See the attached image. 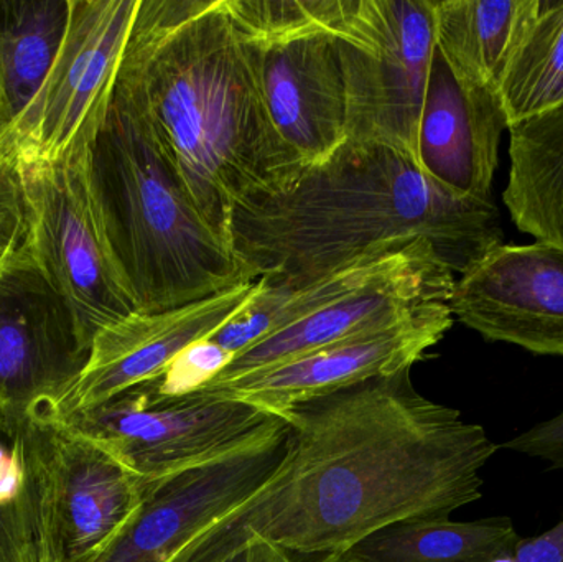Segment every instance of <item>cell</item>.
I'll list each match as a JSON object with an SVG mask.
<instances>
[{"label":"cell","mask_w":563,"mask_h":562,"mask_svg":"<svg viewBox=\"0 0 563 562\" xmlns=\"http://www.w3.org/2000/svg\"><path fill=\"white\" fill-rule=\"evenodd\" d=\"M276 474L167 562H224L266 541L295 562H341L404 521L450 520L483 497L499 445L417 392L410 370L298 403Z\"/></svg>","instance_id":"6da1fadb"},{"label":"cell","mask_w":563,"mask_h":562,"mask_svg":"<svg viewBox=\"0 0 563 562\" xmlns=\"http://www.w3.org/2000/svg\"><path fill=\"white\" fill-rule=\"evenodd\" d=\"M115 95L230 244L234 208L284 190L303 168L274 129L224 0H141Z\"/></svg>","instance_id":"7a4b0ae2"},{"label":"cell","mask_w":563,"mask_h":562,"mask_svg":"<svg viewBox=\"0 0 563 562\" xmlns=\"http://www.w3.org/2000/svg\"><path fill=\"white\" fill-rule=\"evenodd\" d=\"M417 240L433 244L453 273L501 246L493 200L450 190L409 157L346 141L301 168L284 190L238 205L230 241L260 277L307 283Z\"/></svg>","instance_id":"3957f363"},{"label":"cell","mask_w":563,"mask_h":562,"mask_svg":"<svg viewBox=\"0 0 563 562\" xmlns=\"http://www.w3.org/2000/svg\"><path fill=\"white\" fill-rule=\"evenodd\" d=\"M89 178L137 312L177 309L257 279L208 224L147 125L115 92L89 148Z\"/></svg>","instance_id":"277c9868"},{"label":"cell","mask_w":563,"mask_h":562,"mask_svg":"<svg viewBox=\"0 0 563 562\" xmlns=\"http://www.w3.org/2000/svg\"><path fill=\"white\" fill-rule=\"evenodd\" d=\"M10 419L25 462L35 562H98L137 517L147 485L66 422L42 411Z\"/></svg>","instance_id":"5b68a950"},{"label":"cell","mask_w":563,"mask_h":562,"mask_svg":"<svg viewBox=\"0 0 563 562\" xmlns=\"http://www.w3.org/2000/svg\"><path fill=\"white\" fill-rule=\"evenodd\" d=\"M327 29L343 73L347 141L393 148L420 167L437 49L433 0H328Z\"/></svg>","instance_id":"8992f818"},{"label":"cell","mask_w":563,"mask_h":562,"mask_svg":"<svg viewBox=\"0 0 563 562\" xmlns=\"http://www.w3.org/2000/svg\"><path fill=\"white\" fill-rule=\"evenodd\" d=\"M243 38L267 114L307 165L347 141L346 91L328 0H224Z\"/></svg>","instance_id":"52a82bcc"},{"label":"cell","mask_w":563,"mask_h":562,"mask_svg":"<svg viewBox=\"0 0 563 562\" xmlns=\"http://www.w3.org/2000/svg\"><path fill=\"white\" fill-rule=\"evenodd\" d=\"M19 165L25 198V244L71 312L82 350L106 327L137 312L112 256L89 178V151Z\"/></svg>","instance_id":"ba28073f"},{"label":"cell","mask_w":563,"mask_h":562,"mask_svg":"<svg viewBox=\"0 0 563 562\" xmlns=\"http://www.w3.org/2000/svg\"><path fill=\"white\" fill-rule=\"evenodd\" d=\"M62 422L101 445L151 488L266 438L284 419L198 392L162 396L145 383Z\"/></svg>","instance_id":"9c48e42d"},{"label":"cell","mask_w":563,"mask_h":562,"mask_svg":"<svg viewBox=\"0 0 563 562\" xmlns=\"http://www.w3.org/2000/svg\"><path fill=\"white\" fill-rule=\"evenodd\" d=\"M141 0H71L62 49L35 101L0 141L16 164H56L91 148L114 99Z\"/></svg>","instance_id":"30bf717a"},{"label":"cell","mask_w":563,"mask_h":562,"mask_svg":"<svg viewBox=\"0 0 563 562\" xmlns=\"http://www.w3.org/2000/svg\"><path fill=\"white\" fill-rule=\"evenodd\" d=\"M88 356L65 300L23 246L0 266V416L48 408Z\"/></svg>","instance_id":"8fae6325"},{"label":"cell","mask_w":563,"mask_h":562,"mask_svg":"<svg viewBox=\"0 0 563 562\" xmlns=\"http://www.w3.org/2000/svg\"><path fill=\"white\" fill-rule=\"evenodd\" d=\"M261 287L263 283L256 279L188 306L135 312L106 327L92 339L79 375L53 405L38 411L68 421L128 389L161 378L185 350L210 339L246 309Z\"/></svg>","instance_id":"7c38bea8"},{"label":"cell","mask_w":563,"mask_h":562,"mask_svg":"<svg viewBox=\"0 0 563 562\" xmlns=\"http://www.w3.org/2000/svg\"><path fill=\"white\" fill-rule=\"evenodd\" d=\"M453 326L449 302H433L383 332L356 337L198 393L236 399L285 418L298 403L412 370Z\"/></svg>","instance_id":"4fadbf2b"},{"label":"cell","mask_w":563,"mask_h":562,"mask_svg":"<svg viewBox=\"0 0 563 562\" xmlns=\"http://www.w3.org/2000/svg\"><path fill=\"white\" fill-rule=\"evenodd\" d=\"M288 426L266 438L158 482L128 530L98 562H167L201 530L260 491L287 455Z\"/></svg>","instance_id":"5bb4252c"},{"label":"cell","mask_w":563,"mask_h":562,"mask_svg":"<svg viewBox=\"0 0 563 562\" xmlns=\"http://www.w3.org/2000/svg\"><path fill=\"white\" fill-rule=\"evenodd\" d=\"M449 304L488 342L563 356V250L501 244L455 280Z\"/></svg>","instance_id":"9a60e30c"},{"label":"cell","mask_w":563,"mask_h":562,"mask_svg":"<svg viewBox=\"0 0 563 562\" xmlns=\"http://www.w3.org/2000/svg\"><path fill=\"white\" fill-rule=\"evenodd\" d=\"M455 277L429 241L394 273L238 353L210 383L230 382L314 350L383 332L433 302H450Z\"/></svg>","instance_id":"2e32d148"},{"label":"cell","mask_w":563,"mask_h":562,"mask_svg":"<svg viewBox=\"0 0 563 562\" xmlns=\"http://www.w3.org/2000/svg\"><path fill=\"white\" fill-rule=\"evenodd\" d=\"M506 129L509 122L499 91L462 85L435 49L420 121L423 174L450 190L492 200Z\"/></svg>","instance_id":"e0dca14e"},{"label":"cell","mask_w":563,"mask_h":562,"mask_svg":"<svg viewBox=\"0 0 563 562\" xmlns=\"http://www.w3.org/2000/svg\"><path fill=\"white\" fill-rule=\"evenodd\" d=\"M539 0H433L437 52L462 85L499 91Z\"/></svg>","instance_id":"ac0fdd59"},{"label":"cell","mask_w":563,"mask_h":562,"mask_svg":"<svg viewBox=\"0 0 563 562\" xmlns=\"http://www.w3.org/2000/svg\"><path fill=\"white\" fill-rule=\"evenodd\" d=\"M420 241H413L409 246L393 253L366 257L336 273L307 283L260 277L263 287L250 306L208 340L236 356L266 337L399 269L412 256Z\"/></svg>","instance_id":"d6986e66"},{"label":"cell","mask_w":563,"mask_h":562,"mask_svg":"<svg viewBox=\"0 0 563 562\" xmlns=\"http://www.w3.org/2000/svg\"><path fill=\"white\" fill-rule=\"evenodd\" d=\"M503 201L522 233L563 250V104L509 125Z\"/></svg>","instance_id":"ffe728a7"},{"label":"cell","mask_w":563,"mask_h":562,"mask_svg":"<svg viewBox=\"0 0 563 562\" xmlns=\"http://www.w3.org/2000/svg\"><path fill=\"white\" fill-rule=\"evenodd\" d=\"M71 0H0V141L29 111L62 49Z\"/></svg>","instance_id":"44dd1931"},{"label":"cell","mask_w":563,"mask_h":562,"mask_svg":"<svg viewBox=\"0 0 563 562\" xmlns=\"http://www.w3.org/2000/svg\"><path fill=\"white\" fill-rule=\"evenodd\" d=\"M521 540L509 517L404 521L364 538L341 562H505Z\"/></svg>","instance_id":"7402d4cb"},{"label":"cell","mask_w":563,"mask_h":562,"mask_svg":"<svg viewBox=\"0 0 563 562\" xmlns=\"http://www.w3.org/2000/svg\"><path fill=\"white\" fill-rule=\"evenodd\" d=\"M509 125L563 104V0H539L503 78Z\"/></svg>","instance_id":"603a6c76"},{"label":"cell","mask_w":563,"mask_h":562,"mask_svg":"<svg viewBox=\"0 0 563 562\" xmlns=\"http://www.w3.org/2000/svg\"><path fill=\"white\" fill-rule=\"evenodd\" d=\"M234 355L211 340H201L174 360L161 378L148 382L162 396H185L213 382Z\"/></svg>","instance_id":"cb8c5ba5"},{"label":"cell","mask_w":563,"mask_h":562,"mask_svg":"<svg viewBox=\"0 0 563 562\" xmlns=\"http://www.w3.org/2000/svg\"><path fill=\"white\" fill-rule=\"evenodd\" d=\"M25 238V198L19 165L0 147V266L22 250Z\"/></svg>","instance_id":"d4e9b609"},{"label":"cell","mask_w":563,"mask_h":562,"mask_svg":"<svg viewBox=\"0 0 563 562\" xmlns=\"http://www.w3.org/2000/svg\"><path fill=\"white\" fill-rule=\"evenodd\" d=\"M499 449L539 459L548 462L552 471L563 472V411L509 439Z\"/></svg>","instance_id":"484cf974"},{"label":"cell","mask_w":563,"mask_h":562,"mask_svg":"<svg viewBox=\"0 0 563 562\" xmlns=\"http://www.w3.org/2000/svg\"><path fill=\"white\" fill-rule=\"evenodd\" d=\"M511 562H563V520L539 537L522 538Z\"/></svg>","instance_id":"4316f807"},{"label":"cell","mask_w":563,"mask_h":562,"mask_svg":"<svg viewBox=\"0 0 563 562\" xmlns=\"http://www.w3.org/2000/svg\"><path fill=\"white\" fill-rule=\"evenodd\" d=\"M224 562H295L284 551L266 541H251L236 557Z\"/></svg>","instance_id":"83f0119b"}]
</instances>
